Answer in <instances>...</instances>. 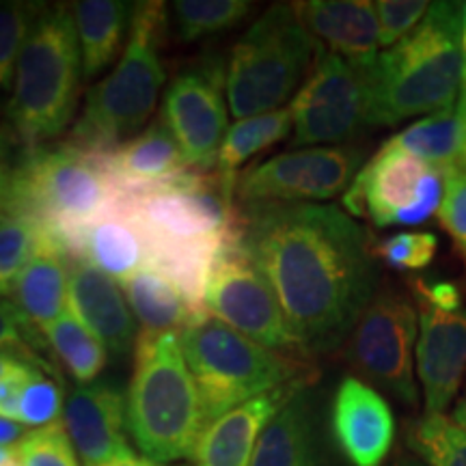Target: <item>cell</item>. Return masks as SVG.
<instances>
[{
  "label": "cell",
  "mask_w": 466,
  "mask_h": 466,
  "mask_svg": "<svg viewBox=\"0 0 466 466\" xmlns=\"http://www.w3.org/2000/svg\"><path fill=\"white\" fill-rule=\"evenodd\" d=\"M242 214V247L275 291L302 357L343 346L378 294L367 231L330 203H268Z\"/></svg>",
  "instance_id": "6da1fadb"
},
{
  "label": "cell",
  "mask_w": 466,
  "mask_h": 466,
  "mask_svg": "<svg viewBox=\"0 0 466 466\" xmlns=\"http://www.w3.org/2000/svg\"><path fill=\"white\" fill-rule=\"evenodd\" d=\"M238 177L190 168L182 177L141 195L121 197L147 248V266L182 291L197 313H208L212 266L227 244L242 240L244 214Z\"/></svg>",
  "instance_id": "7a4b0ae2"
},
{
  "label": "cell",
  "mask_w": 466,
  "mask_h": 466,
  "mask_svg": "<svg viewBox=\"0 0 466 466\" xmlns=\"http://www.w3.org/2000/svg\"><path fill=\"white\" fill-rule=\"evenodd\" d=\"M363 67L367 127H393L456 106L464 69L458 3L430 5L415 31Z\"/></svg>",
  "instance_id": "3957f363"
},
{
  "label": "cell",
  "mask_w": 466,
  "mask_h": 466,
  "mask_svg": "<svg viewBox=\"0 0 466 466\" xmlns=\"http://www.w3.org/2000/svg\"><path fill=\"white\" fill-rule=\"evenodd\" d=\"M132 360L126 395L132 442L154 462L192 460L208 423L179 335L138 333Z\"/></svg>",
  "instance_id": "277c9868"
},
{
  "label": "cell",
  "mask_w": 466,
  "mask_h": 466,
  "mask_svg": "<svg viewBox=\"0 0 466 466\" xmlns=\"http://www.w3.org/2000/svg\"><path fill=\"white\" fill-rule=\"evenodd\" d=\"M167 26L165 3L145 0L132 5L126 48L113 72L86 93L66 143L83 151H106L141 132L167 83L160 58Z\"/></svg>",
  "instance_id": "5b68a950"
},
{
  "label": "cell",
  "mask_w": 466,
  "mask_h": 466,
  "mask_svg": "<svg viewBox=\"0 0 466 466\" xmlns=\"http://www.w3.org/2000/svg\"><path fill=\"white\" fill-rule=\"evenodd\" d=\"M72 7H46L17 61L7 116L25 149L44 147L67 130L78 108L83 78Z\"/></svg>",
  "instance_id": "8992f818"
},
{
  "label": "cell",
  "mask_w": 466,
  "mask_h": 466,
  "mask_svg": "<svg viewBox=\"0 0 466 466\" xmlns=\"http://www.w3.org/2000/svg\"><path fill=\"white\" fill-rule=\"evenodd\" d=\"M179 341L208 425L258 395L309 378L300 359L259 346L209 313L188 326Z\"/></svg>",
  "instance_id": "52a82bcc"
},
{
  "label": "cell",
  "mask_w": 466,
  "mask_h": 466,
  "mask_svg": "<svg viewBox=\"0 0 466 466\" xmlns=\"http://www.w3.org/2000/svg\"><path fill=\"white\" fill-rule=\"evenodd\" d=\"M318 50L291 3L264 11L227 61V104L236 121L283 108L300 89Z\"/></svg>",
  "instance_id": "ba28073f"
},
{
  "label": "cell",
  "mask_w": 466,
  "mask_h": 466,
  "mask_svg": "<svg viewBox=\"0 0 466 466\" xmlns=\"http://www.w3.org/2000/svg\"><path fill=\"white\" fill-rule=\"evenodd\" d=\"M121 195L91 151L69 143L28 149L14 167L9 212L33 220L52 238L66 236L108 212Z\"/></svg>",
  "instance_id": "9c48e42d"
},
{
  "label": "cell",
  "mask_w": 466,
  "mask_h": 466,
  "mask_svg": "<svg viewBox=\"0 0 466 466\" xmlns=\"http://www.w3.org/2000/svg\"><path fill=\"white\" fill-rule=\"evenodd\" d=\"M417 337L415 302L398 291L384 289L367 305L343 341V357L359 371L360 380L412 408L419 404Z\"/></svg>",
  "instance_id": "30bf717a"
},
{
  "label": "cell",
  "mask_w": 466,
  "mask_h": 466,
  "mask_svg": "<svg viewBox=\"0 0 466 466\" xmlns=\"http://www.w3.org/2000/svg\"><path fill=\"white\" fill-rule=\"evenodd\" d=\"M442 195V171L384 141L343 192L341 206L378 229L417 227L439 214Z\"/></svg>",
  "instance_id": "8fae6325"
},
{
  "label": "cell",
  "mask_w": 466,
  "mask_h": 466,
  "mask_svg": "<svg viewBox=\"0 0 466 466\" xmlns=\"http://www.w3.org/2000/svg\"><path fill=\"white\" fill-rule=\"evenodd\" d=\"M365 67L319 46L305 83L289 102L291 145H339L367 127Z\"/></svg>",
  "instance_id": "7c38bea8"
},
{
  "label": "cell",
  "mask_w": 466,
  "mask_h": 466,
  "mask_svg": "<svg viewBox=\"0 0 466 466\" xmlns=\"http://www.w3.org/2000/svg\"><path fill=\"white\" fill-rule=\"evenodd\" d=\"M206 309L209 316L275 352L302 357L275 291L240 242L227 244L212 266Z\"/></svg>",
  "instance_id": "4fadbf2b"
},
{
  "label": "cell",
  "mask_w": 466,
  "mask_h": 466,
  "mask_svg": "<svg viewBox=\"0 0 466 466\" xmlns=\"http://www.w3.org/2000/svg\"><path fill=\"white\" fill-rule=\"evenodd\" d=\"M363 165V151L343 145L283 151L238 173L236 199L240 208L324 203L343 197Z\"/></svg>",
  "instance_id": "5bb4252c"
},
{
  "label": "cell",
  "mask_w": 466,
  "mask_h": 466,
  "mask_svg": "<svg viewBox=\"0 0 466 466\" xmlns=\"http://www.w3.org/2000/svg\"><path fill=\"white\" fill-rule=\"evenodd\" d=\"M160 121L173 134L192 168L214 171L218 149L229 130L223 58L206 56L175 76L165 91Z\"/></svg>",
  "instance_id": "9a60e30c"
},
{
  "label": "cell",
  "mask_w": 466,
  "mask_h": 466,
  "mask_svg": "<svg viewBox=\"0 0 466 466\" xmlns=\"http://www.w3.org/2000/svg\"><path fill=\"white\" fill-rule=\"evenodd\" d=\"M330 436L350 466H382L395 442L387 398L359 376L343 378L330 404Z\"/></svg>",
  "instance_id": "2e32d148"
},
{
  "label": "cell",
  "mask_w": 466,
  "mask_h": 466,
  "mask_svg": "<svg viewBox=\"0 0 466 466\" xmlns=\"http://www.w3.org/2000/svg\"><path fill=\"white\" fill-rule=\"evenodd\" d=\"M417 311L415 363L425 412L445 415L458 398L466 374V309L447 313L417 300Z\"/></svg>",
  "instance_id": "e0dca14e"
},
{
  "label": "cell",
  "mask_w": 466,
  "mask_h": 466,
  "mask_svg": "<svg viewBox=\"0 0 466 466\" xmlns=\"http://www.w3.org/2000/svg\"><path fill=\"white\" fill-rule=\"evenodd\" d=\"M61 423L85 466L134 456L127 400L110 382L78 384L67 395Z\"/></svg>",
  "instance_id": "ac0fdd59"
},
{
  "label": "cell",
  "mask_w": 466,
  "mask_h": 466,
  "mask_svg": "<svg viewBox=\"0 0 466 466\" xmlns=\"http://www.w3.org/2000/svg\"><path fill=\"white\" fill-rule=\"evenodd\" d=\"M91 154L121 197L160 188L192 168L173 134L162 126L160 119L149 124L137 137L106 151Z\"/></svg>",
  "instance_id": "d6986e66"
},
{
  "label": "cell",
  "mask_w": 466,
  "mask_h": 466,
  "mask_svg": "<svg viewBox=\"0 0 466 466\" xmlns=\"http://www.w3.org/2000/svg\"><path fill=\"white\" fill-rule=\"evenodd\" d=\"M69 313L85 324L110 352H132L138 337V322L134 318L121 285L96 270L72 259L67 285Z\"/></svg>",
  "instance_id": "ffe728a7"
},
{
  "label": "cell",
  "mask_w": 466,
  "mask_h": 466,
  "mask_svg": "<svg viewBox=\"0 0 466 466\" xmlns=\"http://www.w3.org/2000/svg\"><path fill=\"white\" fill-rule=\"evenodd\" d=\"M76 261L96 268L113 281L126 283L147 266V248L121 199L102 217L55 238Z\"/></svg>",
  "instance_id": "44dd1931"
},
{
  "label": "cell",
  "mask_w": 466,
  "mask_h": 466,
  "mask_svg": "<svg viewBox=\"0 0 466 466\" xmlns=\"http://www.w3.org/2000/svg\"><path fill=\"white\" fill-rule=\"evenodd\" d=\"M305 31L324 50L365 66L380 55V22L370 0H305L291 3Z\"/></svg>",
  "instance_id": "7402d4cb"
},
{
  "label": "cell",
  "mask_w": 466,
  "mask_h": 466,
  "mask_svg": "<svg viewBox=\"0 0 466 466\" xmlns=\"http://www.w3.org/2000/svg\"><path fill=\"white\" fill-rule=\"evenodd\" d=\"M307 382H311V378L258 395L209 423L197 445L192 462L195 466H250L253 451L266 425L277 417L285 401Z\"/></svg>",
  "instance_id": "603a6c76"
},
{
  "label": "cell",
  "mask_w": 466,
  "mask_h": 466,
  "mask_svg": "<svg viewBox=\"0 0 466 466\" xmlns=\"http://www.w3.org/2000/svg\"><path fill=\"white\" fill-rule=\"evenodd\" d=\"M311 382L302 384L266 425L250 466H322Z\"/></svg>",
  "instance_id": "cb8c5ba5"
},
{
  "label": "cell",
  "mask_w": 466,
  "mask_h": 466,
  "mask_svg": "<svg viewBox=\"0 0 466 466\" xmlns=\"http://www.w3.org/2000/svg\"><path fill=\"white\" fill-rule=\"evenodd\" d=\"M69 266L72 258L55 238L42 231L37 250L33 253L14 288V305L31 324L33 330L42 333L50 322L66 311Z\"/></svg>",
  "instance_id": "d4e9b609"
},
{
  "label": "cell",
  "mask_w": 466,
  "mask_h": 466,
  "mask_svg": "<svg viewBox=\"0 0 466 466\" xmlns=\"http://www.w3.org/2000/svg\"><path fill=\"white\" fill-rule=\"evenodd\" d=\"M127 305L138 322V333L182 335L188 326L199 322L208 313H197L182 291L156 268L145 266L126 283H121Z\"/></svg>",
  "instance_id": "484cf974"
},
{
  "label": "cell",
  "mask_w": 466,
  "mask_h": 466,
  "mask_svg": "<svg viewBox=\"0 0 466 466\" xmlns=\"http://www.w3.org/2000/svg\"><path fill=\"white\" fill-rule=\"evenodd\" d=\"M85 78L104 72L119 56L130 31L132 7L124 0H80L72 5Z\"/></svg>",
  "instance_id": "4316f807"
},
{
  "label": "cell",
  "mask_w": 466,
  "mask_h": 466,
  "mask_svg": "<svg viewBox=\"0 0 466 466\" xmlns=\"http://www.w3.org/2000/svg\"><path fill=\"white\" fill-rule=\"evenodd\" d=\"M466 141V127L460 119L456 106L441 113L421 116L404 130L393 134L389 145L417 156L425 165L445 173L447 168L460 167Z\"/></svg>",
  "instance_id": "83f0119b"
},
{
  "label": "cell",
  "mask_w": 466,
  "mask_h": 466,
  "mask_svg": "<svg viewBox=\"0 0 466 466\" xmlns=\"http://www.w3.org/2000/svg\"><path fill=\"white\" fill-rule=\"evenodd\" d=\"M44 343L78 384H91L106 370L110 350L69 311L42 330Z\"/></svg>",
  "instance_id": "f1b7e54d"
},
{
  "label": "cell",
  "mask_w": 466,
  "mask_h": 466,
  "mask_svg": "<svg viewBox=\"0 0 466 466\" xmlns=\"http://www.w3.org/2000/svg\"><path fill=\"white\" fill-rule=\"evenodd\" d=\"M291 134V113L288 106L272 110V113L247 116L238 119L229 126L223 145L218 149L217 171L238 177L242 165L272 147V145L285 141Z\"/></svg>",
  "instance_id": "f546056e"
},
{
  "label": "cell",
  "mask_w": 466,
  "mask_h": 466,
  "mask_svg": "<svg viewBox=\"0 0 466 466\" xmlns=\"http://www.w3.org/2000/svg\"><path fill=\"white\" fill-rule=\"evenodd\" d=\"M406 445L425 466H466V428L447 415H421L406 428Z\"/></svg>",
  "instance_id": "4dcf8cb0"
},
{
  "label": "cell",
  "mask_w": 466,
  "mask_h": 466,
  "mask_svg": "<svg viewBox=\"0 0 466 466\" xmlns=\"http://www.w3.org/2000/svg\"><path fill=\"white\" fill-rule=\"evenodd\" d=\"M248 0H177L173 28L182 42H197L236 26L250 14Z\"/></svg>",
  "instance_id": "1f68e13d"
},
{
  "label": "cell",
  "mask_w": 466,
  "mask_h": 466,
  "mask_svg": "<svg viewBox=\"0 0 466 466\" xmlns=\"http://www.w3.org/2000/svg\"><path fill=\"white\" fill-rule=\"evenodd\" d=\"M44 9L46 5L42 3H0V97L5 93L11 96L17 61Z\"/></svg>",
  "instance_id": "d6a6232c"
},
{
  "label": "cell",
  "mask_w": 466,
  "mask_h": 466,
  "mask_svg": "<svg viewBox=\"0 0 466 466\" xmlns=\"http://www.w3.org/2000/svg\"><path fill=\"white\" fill-rule=\"evenodd\" d=\"M42 229L15 212L0 214V296L7 299L37 250Z\"/></svg>",
  "instance_id": "836d02e7"
},
{
  "label": "cell",
  "mask_w": 466,
  "mask_h": 466,
  "mask_svg": "<svg viewBox=\"0 0 466 466\" xmlns=\"http://www.w3.org/2000/svg\"><path fill=\"white\" fill-rule=\"evenodd\" d=\"M439 253V238L430 231H400L374 244V255L393 270H423Z\"/></svg>",
  "instance_id": "e575fe53"
},
{
  "label": "cell",
  "mask_w": 466,
  "mask_h": 466,
  "mask_svg": "<svg viewBox=\"0 0 466 466\" xmlns=\"http://www.w3.org/2000/svg\"><path fill=\"white\" fill-rule=\"evenodd\" d=\"M15 447L22 466H80L78 453L61 421L39 430H28V434Z\"/></svg>",
  "instance_id": "d590c367"
},
{
  "label": "cell",
  "mask_w": 466,
  "mask_h": 466,
  "mask_svg": "<svg viewBox=\"0 0 466 466\" xmlns=\"http://www.w3.org/2000/svg\"><path fill=\"white\" fill-rule=\"evenodd\" d=\"M63 406H66V401H63L61 384L46 376L44 371H39L28 382L25 395H22L17 423L33 430L58 423V417L63 415Z\"/></svg>",
  "instance_id": "8d00e7d4"
},
{
  "label": "cell",
  "mask_w": 466,
  "mask_h": 466,
  "mask_svg": "<svg viewBox=\"0 0 466 466\" xmlns=\"http://www.w3.org/2000/svg\"><path fill=\"white\" fill-rule=\"evenodd\" d=\"M442 179H445V195H442L436 218L442 229L450 233L453 247L466 268V168H447Z\"/></svg>",
  "instance_id": "74e56055"
},
{
  "label": "cell",
  "mask_w": 466,
  "mask_h": 466,
  "mask_svg": "<svg viewBox=\"0 0 466 466\" xmlns=\"http://www.w3.org/2000/svg\"><path fill=\"white\" fill-rule=\"evenodd\" d=\"M428 0H380L376 3L378 22H380V48L389 50L406 39L421 25L430 11Z\"/></svg>",
  "instance_id": "f35d334b"
},
{
  "label": "cell",
  "mask_w": 466,
  "mask_h": 466,
  "mask_svg": "<svg viewBox=\"0 0 466 466\" xmlns=\"http://www.w3.org/2000/svg\"><path fill=\"white\" fill-rule=\"evenodd\" d=\"M42 370V360H22L7 376L0 378V417L17 421V410H20V400L25 395V389Z\"/></svg>",
  "instance_id": "ab89813d"
},
{
  "label": "cell",
  "mask_w": 466,
  "mask_h": 466,
  "mask_svg": "<svg viewBox=\"0 0 466 466\" xmlns=\"http://www.w3.org/2000/svg\"><path fill=\"white\" fill-rule=\"evenodd\" d=\"M37 330L31 329L20 309L14 300L0 296V350H22V352H33L31 346H39Z\"/></svg>",
  "instance_id": "60d3db41"
},
{
  "label": "cell",
  "mask_w": 466,
  "mask_h": 466,
  "mask_svg": "<svg viewBox=\"0 0 466 466\" xmlns=\"http://www.w3.org/2000/svg\"><path fill=\"white\" fill-rule=\"evenodd\" d=\"M417 300L428 302L441 311L456 313L462 309V291L453 281H442V279H417L415 281Z\"/></svg>",
  "instance_id": "b9f144b4"
},
{
  "label": "cell",
  "mask_w": 466,
  "mask_h": 466,
  "mask_svg": "<svg viewBox=\"0 0 466 466\" xmlns=\"http://www.w3.org/2000/svg\"><path fill=\"white\" fill-rule=\"evenodd\" d=\"M28 434V428H25L22 423L11 421V419H3L0 417V445H17L25 436Z\"/></svg>",
  "instance_id": "7bdbcfd3"
},
{
  "label": "cell",
  "mask_w": 466,
  "mask_h": 466,
  "mask_svg": "<svg viewBox=\"0 0 466 466\" xmlns=\"http://www.w3.org/2000/svg\"><path fill=\"white\" fill-rule=\"evenodd\" d=\"M22 360H39L35 352H22V350H0V378L7 376L11 370Z\"/></svg>",
  "instance_id": "ee69618b"
},
{
  "label": "cell",
  "mask_w": 466,
  "mask_h": 466,
  "mask_svg": "<svg viewBox=\"0 0 466 466\" xmlns=\"http://www.w3.org/2000/svg\"><path fill=\"white\" fill-rule=\"evenodd\" d=\"M11 177H14V168L9 165H0V214L9 212Z\"/></svg>",
  "instance_id": "f6af8a7d"
},
{
  "label": "cell",
  "mask_w": 466,
  "mask_h": 466,
  "mask_svg": "<svg viewBox=\"0 0 466 466\" xmlns=\"http://www.w3.org/2000/svg\"><path fill=\"white\" fill-rule=\"evenodd\" d=\"M96 466H171V464H162V462H154L149 458H138L137 453L130 458H119V460H110V462L104 464H96Z\"/></svg>",
  "instance_id": "bcb514c9"
},
{
  "label": "cell",
  "mask_w": 466,
  "mask_h": 466,
  "mask_svg": "<svg viewBox=\"0 0 466 466\" xmlns=\"http://www.w3.org/2000/svg\"><path fill=\"white\" fill-rule=\"evenodd\" d=\"M451 419H453V421H456L458 425H462V428H466V387H464V395H462V398H460L456 408H453Z\"/></svg>",
  "instance_id": "7dc6e473"
},
{
  "label": "cell",
  "mask_w": 466,
  "mask_h": 466,
  "mask_svg": "<svg viewBox=\"0 0 466 466\" xmlns=\"http://www.w3.org/2000/svg\"><path fill=\"white\" fill-rule=\"evenodd\" d=\"M9 151H11V137L3 130V127H0V165H7Z\"/></svg>",
  "instance_id": "c3c4849f"
},
{
  "label": "cell",
  "mask_w": 466,
  "mask_h": 466,
  "mask_svg": "<svg viewBox=\"0 0 466 466\" xmlns=\"http://www.w3.org/2000/svg\"><path fill=\"white\" fill-rule=\"evenodd\" d=\"M456 110H458L460 119H462V124L466 127V91H460L458 102H456Z\"/></svg>",
  "instance_id": "681fc988"
},
{
  "label": "cell",
  "mask_w": 466,
  "mask_h": 466,
  "mask_svg": "<svg viewBox=\"0 0 466 466\" xmlns=\"http://www.w3.org/2000/svg\"><path fill=\"white\" fill-rule=\"evenodd\" d=\"M391 466H425V464L415 456H401V458L395 460Z\"/></svg>",
  "instance_id": "f907efd6"
},
{
  "label": "cell",
  "mask_w": 466,
  "mask_h": 466,
  "mask_svg": "<svg viewBox=\"0 0 466 466\" xmlns=\"http://www.w3.org/2000/svg\"><path fill=\"white\" fill-rule=\"evenodd\" d=\"M14 453H15V445H11V447L0 445V466L7 462V460L14 456Z\"/></svg>",
  "instance_id": "816d5d0a"
},
{
  "label": "cell",
  "mask_w": 466,
  "mask_h": 466,
  "mask_svg": "<svg viewBox=\"0 0 466 466\" xmlns=\"http://www.w3.org/2000/svg\"><path fill=\"white\" fill-rule=\"evenodd\" d=\"M462 55H464V69H462V86H460V91H466V28H462Z\"/></svg>",
  "instance_id": "f5cc1de1"
},
{
  "label": "cell",
  "mask_w": 466,
  "mask_h": 466,
  "mask_svg": "<svg viewBox=\"0 0 466 466\" xmlns=\"http://www.w3.org/2000/svg\"><path fill=\"white\" fill-rule=\"evenodd\" d=\"M460 20H462V28H466V3H458Z\"/></svg>",
  "instance_id": "db71d44e"
},
{
  "label": "cell",
  "mask_w": 466,
  "mask_h": 466,
  "mask_svg": "<svg viewBox=\"0 0 466 466\" xmlns=\"http://www.w3.org/2000/svg\"><path fill=\"white\" fill-rule=\"evenodd\" d=\"M460 167L466 168V141H464V149H462V162H460Z\"/></svg>",
  "instance_id": "11a10c76"
}]
</instances>
